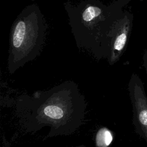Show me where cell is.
Masks as SVG:
<instances>
[{
    "label": "cell",
    "instance_id": "obj_1",
    "mask_svg": "<svg viewBox=\"0 0 147 147\" xmlns=\"http://www.w3.org/2000/svg\"><path fill=\"white\" fill-rule=\"evenodd\" d=\"M86 107L76 85L67 83L20 97L15 110L25 131L35 133L48 127L47 138L74 133L83 123Z\"/></svg>",
    "mask_w": 147,
    "mask_h": 147
},
{
    "label": "cell",
    "instance_id": "obj_2",
    "mask_svg": "<svg viewBox=\"0 0 147 147\" xmlns=\"http://www.w3.org/2000/svg\"><path fill=\"white\" fill-rule=\"evenodd\" d=\"M128 90L135 131L147 144V96L144 83L137 74H132L128 84Z\"/></svg>",
    "mask_w": 147,
    "mask_h": 147
},
{
    "label": "cell",
    "instance_id": "obj_3",
    "mask_svg": "<svg viewBox=\"0 0 147 147\" xmlns=\"http://www.w3.org/2000/svg\"><path fill=\"white\" fill-rule=\"evenodd\" d=\"M28 17L23 16L17 21L14 26L11 36V47L14 53L21 52L24 49L26 38V43L32 41V25H29L30 22L28 21Z\"/></svg>",
    "mask_w": 147,
    "mask_h": 147
},
{
    "label": "cell",
    "instance_id": "obj_4",
    "mask_svg": "<svg viewBox=\"0 0 147 147\" xmlns=\"http://www.w3.org/2000/svg\"><path fill=\"white\" fill-rule=\"evenodd\" d=\"M112 140L111 132L106 127L100 129L96 134L95 143L97 147H108Z\"/></svg>",
    "mask_w": 147,
    "mask_h": 147
},
{
    "label": "cell",
    "instance_id": "obj_5",
    "mask_svg": "<svg viewBox=\"0 0 147 147\" xmlns=\"http://www.w3.org/2000/svg\"><path fill=\"white\" fill-rule=\"evenodd\" d=\"M142 61H143V67L145 69V72L147 75V48L145 49L143 52Z\"/></svg>",
    "mask_w": 147,
    "mask_h": 147
},
{
    "label": "cell",
    "instance_id": "obj_6",
    "mask_svg": "<svg viewBox=\"0 0 147 147\" xmlns=\"http://www.w3.org/2000/svg\"><path fill=\"white\" fill-rule=\"evenodd\" d=\"M72 147H86V146H84V145H80L75 146H72Z\"/></svg>",
    "mask_w": 147,
    "mask_h": 147
}]
</instances>
